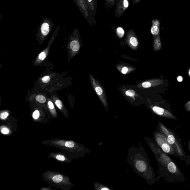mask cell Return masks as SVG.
<instances>
[{"label": "cell", "instance_id": "obj_9", "mask_svg": "<svg viewBox=\"0 0 190 190\" xmlns=\"http://www.w3.org/2000/svg\"><path fill=\"white\" fill-rule=\"evenodd\" d=\"M130 0H117L116 3L115 16L120 17L124 15L130 5Z\"/></svg>", "mask_w": 190, "mask_h": 190}, {"label": "cell", "instance_id": "obj_7", "mask_svg": "<svg viewBox=\"0 0 190 190\" xmlns=\"http://www.w3.org/2000/svg\"><path fill=\"white\" fill-rule=\"evenodd\" d=\"M90 79L92 86L97 95L98 96L99 98L100 99L104 106H107V98H106V93L103 89L100 83L95 80L91 75H90Z\"/></svg>", "mask_w": 190, "mask_h": 190}, {"label": "cell", "instance_id": "obj_6", "mask_svg": "<svg viewBox=\"0 0 190 190\" xmlns=\"http://www.w3.org/2000/svg\"><path fill=\"white\" fill-rule=\"evenodd\" d=\"M73 1L77 6L80 13L88 21L90 25H92L93 24V22H94L92 20V19L94 20V19L91 16L88 6L85 0H73Z\"/></svg>", "mask_w": 190, "mask_h": 190}, {"label": "cell", "instance_id": "obj_34", "mask_svg": "<svg viewBox=\"0 0 190 190\" xmlns=\"http://www.w3.org/2000/svg\"><path fill=\"white\" fill-rule=\"evenodd\" d=\"M188 146H189V148L190 151V140L188 141Z\"/></svg>", "mask_w": 190, "mask_h": 190}, {"label": "cell", "instance_id": "obj_19", "mask_svg": "<svg viewBox=\"0 0 190 190\" xmlns=\"http://www.w3.org/2000/svg\"><path fill=\"white\" fill-rule=\"evenodd\" d=\"M136 168L140 172H144L146 168V165L144 162L143 161H138L136 163Z\"/></svg>", "mask_w": 190, "mask_h": 190}, {"label": "cell", "instance_id": "obj_31", "mask_svg": "<svg viewBox=\"0 0 190 190\" xmlns=\"http://www.w3.org/2000/svg\"><path fill=\"white\" fill-rule=\"evenodd\" d=\"M41 190H53V189H52V188L50 187H50H43L41 189H40Z\"/></svg>", "mask_w": 190, "mask_h": 190}, {"label": "cell", "instance_id": "obj_24", "mask_svg": "<svg viewBox=\"0 0 190 190\" xmlns=\"http://www.w3.org/2000/svg\"><path fill=\"white\" fill-rule=\"evenodd\" d=\"M9 116V113L7 111H2L0 114V118L2 120H5Z\"/></svg>", "mask_w": 190, "mask_h": 190}, {"label": "cell", "instance_id": "obj_10", "mask_svg": "<svg viewBox=\"0 0 190 190\" xmlns=\"http://www.w3.org/2000/svg\"><path fill=\"white\" fill-rule=\"evenodd\" d=\"M48 158H53L57 161L66 163H69L72 160L71 158L61 151L60 152H51L48 155Z\"/></svg>", "mask_w": 190, "mask_h": 190}, {"label": "cell", "instance_id": "obj_27", "mask_svg": "<svg viewBox=\"0 0 190 190\" xmlns=\"http://www.w3.org/2000/svg\"><path fill=\"white\" fill-rule=\"evenodd\" d=\"M125 95L133 97L135 95V93L134 90H132L127 91L125 93Z\"/></svg>", "mask_w": 190, "mask_h": 190}, {"label": "cell", "instance_id": "obj_35", "mask_svg": "<svg viewBox=\"0 0 190 190\" xmlns=\"http://www.w3.org/2000/svg\"><path fill=\"white\" fill-rule=\"evenodd\" d=\"M102 190H109V189H108V188H102Z\"/></svg>", "mask_w": 190, "mask_h": 190}, {"label": "cell", "instance_id": "obj_37", "mask_svg": "<svg viewBox=\"0 0 190 190\" xmlns=\"http://www.w3.org/2000/svg\"></svg>", "mask_w": 190, "mask_h": 190}, {"label": "cell", "instance_id": "obj_30", "mask_svg": "<svg viewBox=\"0 0 190 190\" xmlns=\"http://www.w3.org/2000/svg\"><path fill=\"white\" fill-rule=\"evenodd\" d=\"M128 70V68L126 67H124L121 70V73L123 74H126Z\"/></svg>", "mask_w": 190, "mask_h": 190}, {"label": "cell", "instance_id": "obj_36", "mask_svg": "<svg viewBox=\"0 0 190 190\" xmlns=\"http://www.w3.org/2000/svg\"><path fill=\"white\" fill-rule=\"evenodd\" d=\"M188 74H189V75L190 76V69L189 71V72H188Z\"/></svg>", "mask_w": 190, "mask_h": 190}, {"label": "cell", "instance_id": "obj_15", "mask_svg": "<svg viewBox=\"0 0 190 190\" xmlns=\"http://www.w3.org/2000/svg\"><path fill=\"white\" fill-rule=\"evenodd\" d=\"M85 1L88 4L91 16L94 19L97 13V0H85Z\"/></svg>", "mask_w": 190, "mask_h": 190}, {"label": "cell", "instance_id": "obj_32", "mask_svg": "<svg viewBox=\"0 0 190 190\" xmlns=\"http://www.w3.org/2000/svg\"><path fill=\"white\" fill-rule=\"evenodd\" d=\"M141 1V0H132V2L134 4H137L140 2Z\"/></svg>", "mask_w": 190, "mask_h": 190}, {"label": "cell", "instance_id": "obj_11", "mask_svg": "<svg viewBox=\"0 0 190 190\" xmlns=\"http://www.w3.org/2000/svg\"><path fill=\"white\" fill-rule=\"evenodd\" d=\"M126 40L129 44L133 47H136L138 45V41L133 29H130L127 33Z\"/></svg>", "mask_w": 190, "mask_h": 190}, {"label": "cell", "instance_id": "obj_3", "mask_svg": "<svg viewBox=\"0 0 190 190\" xmlns=\"http://www.w3.org/2000/svg\"><path fill=\"white\" fill-rule=\"evenodd\" d=\"M160 129L162 133L166 137L167 140L170 145L173 148L175 152L181 157L184 156V153L182 146L176 139L172 132L166 128L162 124L160 123Z\"/></svg>", "mask_w": 190, "mask_h": 190}, {"label": "cell", "instance_id": "obj_29", "mask_svg": "<svg viewBox=\"0 0 190 190\" xmlns=\"http://www.w3.org/2000/svg\"><path fill=\"white\" fill-rule=\"evenodd\" d=\"M184 107L186 111H190V101L184 105Z\"/></svg>", "mask_w": 190, "mask_h": 190}, {"label": "cell", "instance_id": "obj_8", "mask_svg": "<svg viewBox=\"0 0 190 190\" xmlns=\"http://www.w3.org/2000/svg\"><path fill=\"white\" fill-rule=\"evenodd\" d=\"M61 28V25H58L57 27L54 31V33L53 35H52L51 37H50L49 41L48 46L47 47V48L45 49L41 53L39 54L38 57L37 58V59L36 60V64H39V63H41L46 58L47 56L49 50L50 46L52 44V43H53L56 37L58 35L59 31L60 30Z\"/></svg>", "mask_w": 190, "mask_h": 190}, {"label": "cell", "instance_id": "obj_22", "mask_svg": "<svg viewBox=\"0 0 190 190\" xmlns=\"http://www.w3.org/2000/svg\"><path fill=\"white\" fill-rule=\"evenodd\" d=\"M36 100L40 103H45L46 102V99L43 96L41 95H38L35 97Z\"/></svg>", "mask_w": 190, "mask_h": 190}, {"label": "cell", "instance_id": "obj_33", "mask_svg": "<svg viewBox=\"0 0 190 190\" xmlns=\"http://www.w3.org/2000/svg\"><path fill=\"white\" fill-rule=\"evenodd\" d=\"M177 81L179 82H182L183 80L182 76H179L178 77H177Z\"/></svg>", "mask_w": 190, "mask_h": 190}, {"label": "cell", "instance_id": "obj_16", "mask_svg": "<svg viewBox=\"0 0 190 190\" xmlns=\"http://www.w3.org/2000/svg\"><path fill=\"white\" fill-rule=\"evenodd\" d=\"M159 24V22L157 20L152 21V26L151 29V32L153 35H158L159 33V29L158 28Z\"/></svg>", "mask_w": 190, "mask_h": 190}, {"label": "cell", "instance_id": "obj_18", "mask_svg": "<svg viewBox=\"0 0 190 190\" xmlns=\"http://www.w3.org/2000/svg\"><path fill=\"white\" fill-rule=\"evenodd\" d=\"M162 48L161 41L159 36H157L154 39L153 49L155 51H157Z\"/></svg>", "mask_w": 190, "mask_h": 190}, {"label": "cell", "instance_id": "obj_13", "mask_svg": "<svg viewBox=\"0 0 190 190\" xmlns=\"http://www.w3.org/2000/svg\"><path fill=\"white\" fill-rule=\"evenodd\" d=\"M52 98L56 106H57L59 110L60 111L62 114L66 118H69V113H68L67 109H66L65 106H64L61 101L56 97L55 96L52 97Z\"/></svg>", "mask_w": 190, "mask_h": 190}, {"label": "cell", "instance_id": "obj_14", "mask_svg": "<svg viewBox=\"0 0 190 190\" xmlns=\"http://www.w3.org/2000/svg\"><path fill=\"white\" fill-rule=\"evenodd\" d=\"M164 83V80L157 79L149 80L144 81L140 85L141 87L143 88H149L155 86H158L160 84H163Z\"/></svg>", "mask_w": 190, "mask_h": 190}, {"label": "cell", "instance_id": "obj_12", "mask_svg": "<svg viewBox=\"0 0 190 190\" xmlns=\"http://www.w3.org/2000/svg\"><path fill=\"white\" fill-rule=\"evenodd\" d=\"M152 110L153 112L157 114L160 116H162L167 118H171V119H175V117L173 116L170 111L166 110L163 108L154 106L152 108Z\"/></svg>", "mask_w": 190, "mask_h": 190}, {"label": "cell", "instance_id": "obj_2", "mask_svg": "<svg viewBox=\"0 0 190 190\" xmlns=\"http://www.w3.org/2000/svg\"><path fill=\"white\" fill-rule=\"evenodd\" d=\"M42 143L45 145L60 149L61 152L71 158L78 149L77 144L73 140L55 138L43 141Z\"/></svg>", "mask_w": 190, "mask_h": 190}, {"label": "cell", "instance_id": "obj_23", "mask_svg": "<svg viewBox=\"0 0 190 190\" xmlns=\"http://www.w3.org/2000/svg\"><path fill=\"white\" fill-rule=\"evenodd\" d=\"M116 33L118 37L122 38L124 35L125 31L122 28L119 27L117 28Z\"/></svg>", "mask_w": 190, "mask_h": 190}, {"label": "cell", "instance_id": "obj_5", "mask_svg": "<svg viewBox=\"0 0 190 190\" xmlns=\"http://www.w3.org/2000/svg\"><path fill=\"white\" fill-rule=\"evenodd\" d=\"M156 139L158 145L160 146L164 152L169 155H173L175 151L167 140L166 136L163 133H158Z\"/></svg>", "mask_w": 190, "mask_h": 190}, {"label": "cell", "instance_id": "obj_1", "mask_svg": "<svg viewBox=\"0 0 190 190\" xmlns=\"http://www.w3.org/2000/svg\"><path fill=\"white\" fill-rule=\"evenodd\" d=\"M42 177L50 185L62 190H70L74 186L69 177L60 172L48 170L43 173Z\"/></svg>", "mask_w": 190, "mask_h": 190}, {"label": "cell", "instance_id": "obj_28", "mask_svg": "<svg viewBox=\"0 0 190 190\" xmlns=\"http://www.w3.org/2000/svg\"><path fill=\"white\" fill-rule=\"evenodd\" d=\"M50 78L48 76H45L42 79L43 82L44 83H48L50 81Z\"/></svg>", "mask_w": 190, "mask_h": 190}, {"label": "cell", "instance_id": "obj_26", "mask_svg": "<svg viewBox=\"0 0 190 190\" xmlns=\"http://www.w3.org/2000/svg\"><path fill=\"white\" fill-rule=\"evenodd\" d=\"M40 113L39 111L37 110L35 111L32 114V117L34 120H37L39 117Z\"/></svg>", "mask_w": 190, "mask_h": 190}, {"label": "cell", "instance_id": "obj_4", "mask_svg": "<svg viewBox=\"0 0 190 190\" xmlns=\"http://www.w3.org/2000/svg\"><path fill=\"white\" fill-rule=\"evenodd\" d=\"M54 27V23L48 17L43 19L37 28L36 35L38 39L43 41L51 32Z\"/></svg>", "mask_w": 190, "mask_h": 190}, {"label": "cell", "instance_id": "obj_38", "mask_svg": "<svg viewBox=\"0 0 190 190\" xmlns=\"http://www.w3.org/2000/svg\"></svg>", "mask_w": 190, "mask_h": 190}, {"label": "cell", "instance_id": "obj_17", "mask_svg": "<svg viewBox=\"0 0 190 190\" xmlns=\"http://www.w3.org/2000/svg\"><path fill=\"white\" fill-rule=\"evenodd\" d=\"M48 106L49 110L51 116L53 117V118H57L58 117L57 113L56 110L54 106V104L51 101L48 100Z\"/></svg>", "mask_w": 190, "mask_h": 190}, {"label": "cell", "instance_id": "obj_25", "mask_svg": "<svg viewBox=\"0 0 190 190\" xmlns=\"http://www.w3.org/2000/svg\"><path fill=\"white\" fill-rule=\"evenodd\" d=\"M1 132L4 135H7L9 133V129L6 127L3 126L1 127Z\"/></svg>", "mask_w": 190, "mask_h": 190}, {"label": "cell", "instance_id": "obj_20", "mask_svg": "<svg viewBox=\"0 0 190 190\" xmlns=\"http://www.w3.org/2000/svg\"><path fill=\"white\" fill-rule=\"evenodd\" d=\"M167 169L169 172L171 173H176L178 172V170L177 166H176L175 163L172 161H170L168 163L167 167Z\"/></svg>", "mask_w": 190, "mask_h": 190}, {"label": "cell", "instance_id": "obj_21", "mask_svg": "<svg viewBox=\"0 0 190 190\" xmlns=\"http://www.w3.org/2000/svg\"><path fill=\"white\" fill-rule=\"evenodd\" d=\"M117 0H105V7L109 10L110 8H112L116 4Z\"/></svg>", "mask_w": 190, "mask_h": 190}]
</instances>
